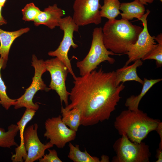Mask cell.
I'll use <instances>...</instances> for the list:
<instances>
[{
	"mask_svg": "<svg viewBox=\"0 0 162 162\" xmlns=\"http://www.w3.org/2000/svg\"><path fill=\"white\" fill-rule=\"evenodd\" d=\"M19 131L17 124L10 125L6 131L4 129L0 127V147L10 148L13 146H18L15 138Z\"/></svg>",
	"mask_w": 162,
	"mask_h": 162,
	"instance_id": "ffe728a7",
	"label": "cell"
},
{
	"mask_svg": "<svg viewBox=\"0 0 162 162\" xmlns=\"http://www.w3.org/2000/svg\"><path fill=\"white\" fill-rule=\"evenodd\" d=\"M32 65L34 69V74L32 78L30 86L26 89L24 93L20 98L16 99L14 108L18 109L22 107L36 111L39 108L37 104L33 101V97L36 92L39 90L48 91L46 85L43 80L42 76L46 71L44 61L39 60L34 55L32 58Z\"/></svg>",
	"mask_w": 162,
	"mask_h": 162,
	"instance_id": "8992f818",
	"label": "cell"
},
{
	"mask_svg": "<svg viewBox=\"0 0 162 162\" xmlns=\"http://www.w3.org/2000/svg\"><path fill=\"white\" fill-rule=\"evenodd\" d=\"M63 122L71 129L77 132L80 125L81 113L77 108L67 110L62 105L61 109Z\"/></svg>",
	"mask_w": 162,
	"mask_h": 162,
	"instance_id": "d6986e66",
	"label": "cell"
},
{
	"mask_svg": "<svg viewBox=\"0 0 162 162\" xmlns=\"http://www.w3.org/2000/svg\"><path fill=\"white\" fill-rule=\"evenodd\" d=\"M29 30L28 27L21 28L14 31H5L0 28V56L3 60V69L6 67L9 51L14 40Z\"/></svg>",
	"mask_w": 162,
	"mask_h": 162,
	"instance_id": "5bb4252c",
	"label": "cell"
},
{
	"mask_svg": "<svg viewBox=\"0 0 162 162\" xmlns=\"http://www.w3.org/2000/svg\"><path fill=\"white\" fill-rule=\"evenodd\" d=\"M102 28L103 40L105 47L119 55L125 54L129 51L143 29L122 19L108 20Z\"/></svg>",
	"mask_w": 162,
	"mask_h": 162,
	"instance_id": "7a4b0ae2",
	"label": "cell"
},
{
	"mask_svg": "<svg viewBox=\"0 0 162 162\" xmlns=\"http://www.w3.org/2000/svg\"><path fill=\"white\" fill-rule=\"evenodd\" d=\"M38 124L35 123L25 129L24 144L27 154L25 162H33L39 160L44 155L46 150L53 146L49 142L46 144L41 142L38 136Z\"/></svg>",
	"mask_w": 162,
	"mask_h": 162,
	"instance_id": "7c38bea8",
	"label": "cell"
},
{
	"mask_svg": "<svg viewBox=\"0 0 162 162\" xmlns=\"http://www.w3.org/2000/svg\"><path fill=\"white\" fill-rule=\"evenodd\" d=\"M36 111L33 110L26 109L21 119L17 123L20 131V143L15 148V153L11 157L14 162H22L27 156V152L24 144V133L27 124L33 118Z\"/></svg>",
	"mask_w": 162,
	"mask_h": 162,
	"instance_id": "9a60e30c",
	"label": "cell"
},
{
	"mask_svg": "<svg viewBox=\"0 0 162 162\" xmlns=\"http://www.w3.org/2000/svg\"><path fill=\"white\" fill-rule=\"evenodd\" d=\"M113 145L116 155L113 162H149L151 156L149 146L145 143L133 142L123 134Z\"/></svg>",
	"mask_w": 162,
	"mask_h": 162,
	"instance_id": "5b68a950",
	"label": "cell"
},
{
	"mask_svg": "<svg viewBox=\"0 0 162 162\" xmlns=\"http://www.w3.org/2000/svg\"><path fill=\"white\" fill-rule=\"evenodd\" d=\"M144 5H147L148 4H151L154 0H138Z\"/></svg>",
	"mask_w": 162,
	"mask_h": 162,
	"instance_id": "f546056e",
	"label": "cell"
},
{
	"mask_svg": "<svg viewBox=\"0 0 162 162\" xmlns=\"http://www.w3.org/2000/svg\"><path fill=\"white\" fill-rule=\"evenodd\" d=\"M7 0H0V5L3 7Z\"/></svg>",
	"mask_w": 162,
	"mask_h": 162,
	"instance_id": "4dcf8cb0",
	"label": "cell"
},
{
	"mask_svg": "<svg viewBox=\"0 0 162 162\" xmlns=\"http://www.w3.org/2000/svg\"><path fill=\"white\" fill-rule=\"evenodd\" d=\"M21 11L22 20L25 21H34L41 11L33 2L27 4Z\"/></svg>",
	"mask_w": 162,
	"mask_h": 162,
	"instance_id": "d4e9b609",
	"label": "cell"
},
{
	"mask_svg": "<svg viewBox=\"0 0 162 162\" xmlns=\"http://www.w3.org/2000/svg\"><path fill=\"white\" fill-rule=\"evenodd\" d=\"M160 0L161 2H162V0Z\"/></svg>",
	"mask_w": 162,
	"mask_h": 162,
	"instance_id": "1f68e13d",
	"label": "cell"
},
{
	"mask_svg": "<svg viewBox=\"0 0 162 162\" xmlns=\"http://www.w3.org/2000/svg\"><path fill=\"white\" fill-rule=\"evenodd\" d=\"M119 55L108 50L105 47L103 40L102 28L96 27L93 31L92 39L89 51L81 61H78L76 66L79 70L80 76L84 75L95 70L101 63L107 61L111 64L115 59L110 55Z\"/></svg>",
	"mask_w": 162,
	"mask_h": 162,
	"instance_id": "277c9868",
	"label": "cell"
},
{
	"mask_svg": "<svg viewBox=\"0 0 162 162\" xmlns=\"http://www.w3.org/2000/svg\"><path fill=\"white\" fill-rule=\"evenodd\" d=\"M155 40L158 43L157 46L146 55L142 59H154L156 61L157 67H160L162 65V34L160 33L156 37L154 36Z\"/></svg>",
	"mask_w": 162,
	"mask_h": 162,
	"instance_id": "603a6c76",
	"label": "cell"
},
{
	"mask_svg": "<svg viewBox=\"0 0 162 162\" xmlns=\"http://www.w3.org/2000/svg\"><path fill=\"white\" fill-rule=\"evenodd\" d=\"M157 160L156 162H162V148H159L157 151Z\"/></svg>",
	"mask_w": 162,
	"mask_h": 162,
	"instance_id": "83f0119b",
	"label": "cell"
},
{
	"mask_svg": "<svg viewBox=\"0 0 162 162\" xmlns=\"http://www.w3.org/2000/svg\"><path fill=\"white\" fill-rule=\"evenodd\" d=\"M150 13L148 9L146 12L140 19L143 26V29L139 34L136 43L131 46L126 53L128 59L124 65H128L132 62L142 59L155 48L157 44L155 41L154 36L149 34L147 27V17Z\"/></svg>",
	"mask_w": 162,
	"mask_h": 162,
	"instance_id": "8fae6325",
	"label": "cell"
},
{
	"mask_svg": "<svg viewBox=\"0 0 162 162\" xmlns=\"http://www.w3.org/2000/svg\"><path fill=\"white\" fill-rule=\"evenodd\" d=\"M100 0H75L72 19L79 26L101 22Z\"/></svg>",
	"mask_w": 162,
	"mask_h": 162,
	"instance_id": "30bf717a",
	"label": "cell"
},
{
	"mask_svg": "<svg viewBox=\"0 0 162 162\" xmlns=\"http://www.w3.org/2000/svg\"><path fill=\"white\" fill-rule=\"evenodd\" d=\"M1 100H0V104H1Z\"/></svg>",
	"mask_w": 162,
	"mask_h": 162,
	"instance_id": "d6a6232c",
	"label": "cell"
},
{
	"mask_svg": "<svg viewBox=\"0 0 162 162\" xmlns=\"http://www.w3.org/2000/svg\"><path fill=\"white\" fill-rule=\"evenodd\" d=\"M120 4L119 0H104V4L100 8L101 17L106 18L108 20L115 19L121 14Z\"/></svg>",
	"mask_w": 162,
	"mask_h": 162,
	"instance_id": "7402d4cb",
	"label": "cell"
},
{
	"mask_svg": "<svg viewBox=\"0 0 162 162\" xmlns=\"http://www.w3.org/2000/svg\"><path fill=\"white\" fill-rule=\"evenodd\" d=\"M69 152L68 157L69 159L74 162H100L99 158L95 156H91L86 150L84 152L80 150L78 145L74 146L69 142Z\"/></svg>",
	"mask_w": 162,
	"mask_h": 162,
	"instance_id": "44dd1931",
	"label": "cell"
},
{
	"mask_svg": "<svg viewBox=\"0 0 162 162\" xmlns=\"http://www.w3.org/2000/svg\"><path fill=\"white\" fill-rule=\"evenodd\" d=\"M160 122L139 109H128L116 118L114 126L120 135L124 134L131 141L140 143L150 132L156 130Z\"/></svg>",
	"mask_w": 162,
	"mask_h": 162,
	"instance_id": "3957f363",
	"label": "cell"
},
{
	"mask_svg": "<svg viewBox=\"0 0 162 162\" xmlns=\"http://www.w3.org/2000/svg\"><path fill=\"white\" fill-rule=\"evenodd\" d=\"M49 152L48 154L44 155L39 160L40 162H62L59 158L57 151L54 149H47Z\"/></svg>",
	"mask_w": 162,
	"mask_h": 162,
	"instance_id": "484cf974",
	"label": "cell"
},
{
	"mask_svg": "<svg viewBox=\"0 0 162 162\" xmlns=\"http://www.w3.org/2000/svg\"><path fill=\"white\" fill-rule=\"evenodd\" d=\"M162 80V79L149 80L144 78L142 88L140 94L137 96L132 95L127 98L125 104V106L130 110H138L139 103L143 97L154 85Z\"/></svg>",
	"mask_w": 162,
	"mask_h": 162,
	"instance_id": "ac0fdd59",
	"label": "cell"
},
{
	"mask_svg": "<svg viewBox=\"0 0 162 162\" xmlns=\"http://www.w3.org/2000/svg\"><path fill=\"white\" fill-rule=\"evenodd\" d=\"M3 60L1 57L0 58V99L1 104L5 110H8L12 106H14L16 103V99H13L10 98L6 92V87L2 80L1 74V70L2 68Z\"/></svg>",
	"mask_w": 162,
	"mask_h": 162,
	"instance_id": "cb8c5ba5",
	"label": "cell"
},
{
	"mask_svg": "<svg viewBox=\"0 0 162 162\" xmlns=\"http://www.w3.org/2000/svg\"><path fill=\"white\" fill-rule=\"evenodd\" d=\"M44 62L46 70L50 73L51 78L48 91H55L59 97L61 104L64 102L66 106H68L70 92L67 91L65 85L69 73L67 67L57 57L47 60Z\"/></svg>",
	"mask_w": 162,
	"mask_h": 162,
	"instance_id": "ba28073f",
	"label": "cell"
},
{
	"mask_svg": "<svg viewBox=\"0 0 162 162\" xmlns=\"http://www.w3.org/2000/svg\"><path fill=\"white\" fill-rule=\"evenodd\" d=\"M58 26L64 32L62 40L58 48L54 51L49 52L48 55L56 57L62 62L67 66L69 73L74 79L76 76L72 70L68 53L71 47L74 49L78 47V45L74 43L73 38L74 33L78 31L79 26L74 21L72 17L69 16L61 19Z\"/></svg>",
	"mask_w": 162,
	"mask_h": 162,
	"instance_id": "52a82bcc",
	"label": "cell"
},
{
	"mask_svg": "<svg viewBox=\"0 0 162 162\" xmlns=\"http://www.w3.org/2000/svg\"><path fill=\"white\" fill-rule=\"evenodd\" d=\"M115 71L105 72L100 68L74 79V86L67 110L77 108L81 113L80 125L92 126L108 120L115 110L124 89V83L117 86Z\"/></svg>",
	"mask_w": 162,
	"mask_h": 162,
	"instance_id": "6da1fadb",
	"label": "cell"
},
{
	"mask_svg": "<svg viewBox=\"0 0 162 162\" xmlns=\"http://www.w3.org/2000/svg\"><path fill=\"white\" fill-rule=\"evenodd\" d=\"M159 134L160 138V142L159 144L160 148H162V123L160 122L156 130Z\"/></svg>",
	"mask_w": 162,
	"mask_h": 162,
	"instance_id": "4316f807",
	"label": "cell"
},
{
	"mask_svg": "<svg viewBox=\"0 0 162 162\" xmlns=\"http://www.w3.org/2000/svg\"><path fill=\"white\" fill-rule=\"evenodd\" d=\"M130 65H124L123 67L117 69L115 71V82L117 86L121 82L134 81L142 85L143 80L138 76L137 73V68L142 64V60L137 59Z\"/></svg>",
	"mask_w": 162,
	"mask_h": 162,
	"instance_id": "2e32d148",
	"label": "cell"
},
{
	"mask_svg": "<svg viewBox=\"0 0 162 162\" xmlns=\"http://www.w3.org/2000/svg\"><path fill=\"white\" fill-rule=\"evenodd\" d=\"M62 118L59 115L47 119L45 123L46 131L44 134L50 143L59 148H63L67 143L74 140L76 132L68 128Z\"/></svg>",
	"mask_w": 162,
	"mask_h": 162,
	"instance_id": "9c48e42d",
	"label": "cell"
},
{
	"mask_svg": "<svg viewBox=\"0 0 162 162\" xmlns=\"http://www.w3.org/2000/svg\"><path fill=\"white\" fill-rule=\"evenodd\" d=\"M64 14V11L54 4L41 11L34 21V23L37 26L44 25L52 29L58 26L60 20Z\"/></svg>",
	"mask_w": 162,
	"mask_h": 162,
	"instance_id": "4fadbf2b",
	"label": "cell"
},
{
	"mask_svg": "<svg viewBox=\"0 0 162 162\" xmlns=\"http://www.w3.org/2000/svg\"><path fill=\"white\" fill-rule=\"evenodd\" d=\"M144 5L138 0L121 3L119 9L122 12L120 14L122 19L129 21L136 18L140 20L145 14Z\"/></svg>",
	"mask_w": 162,
	"mask_h": 162,
	"instance_id": "e0dca14e",
	"label": "cell"
},
{
	"mask_svg": "<svg viewBox=\"0 0 162 162\" xmlns=\"http://www.w3.org/2000/svg\"><path fill=\"white\" fill-rule=\"evenodd\" d=\"M2 7L0 5V26L6 24L7 23L6 20L2 16Z\"/></svg>",
	"mask_w": 162,
	"mask_h": 162,
	"instance_id": "f1b7e54d",
	"label": "cell"
}]
</instances>
